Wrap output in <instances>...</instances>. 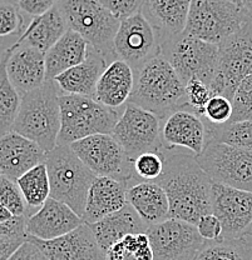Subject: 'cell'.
Here are the masks:
<instances>
[{
	"label": "cell",
	"instance_id": "cell-3",
	"mask_svg": "<svg viewBox=\"0 0 252 260\" xmlns=\"http://www.w3.org/2000/svg\"><path fill=\"white\" fill-rule=\"evenodd\" d=\"M61 89L54 80L21 96L20 108L12 130L33 140L45 153L58 145L61 132Z\"/></svg>",
	"mask_w": 252,
	"mask_h": 260
},
{
	"label": "cell",
	"instance_id": "cell-21",
	"mask_svg": "<svg viewBox=\"0 0 252 260\" xmlns=\"http://www.w3.org/2000/svg\"><path fill=\"white\" fill-rule=\"evenodd\" d=\"M110 61L89 45L88 54L80 64L70 68L54 79L62 94L94 98L99 78Z\"/></svg>",
	"mask_w": 252,
	"mask_h": 260
},
{
	"label": "cell",
	"instance_id": "cell-23",
	"mask_svg": "<svg viewBox=\"0 0 252 260\" xmlns=\"http://www.w3.org/2000/svg\"><path fill=\"white\" fill-rule=\"evenodd\" d=\"M134 88V70L126 61L116 59L99 78L94 99L112 109L126 107Z\"/></svg>",
	"mask_w": 252,
	"mask_h": 260
},
{
	"label": "cell",
	"instance_id": "cell-7",
	"mask_svg": "<svg viewBox=\"0 0 252 260\" xmlns=\"http://www.w3.org/2000/svg\"><path fill=\"white\" fill-rule=\"evenodd\" d=\"M251 19L245 8L230 0H192L185 34L219 45Z\"/></svg>",
	"mask_w": 252,
	"mask_h": 260
},
{
	"label": "cell",
	"instance_id": "cell-37",
	"mask_svg": "<svg viewBox=\"0 0 252 260\" xmlns=\"http://www.w3.org/2000/svg\"><path fill=\"white\" fill-rule=\"evenodd\" d=\"M231 121H252V73L236 89L232 98Z\"/></svg>",
	"mask_w": 252,
	"mask_h": 260
},
{
	"label": "cell",
	"instance_id": "cell-8",
	"mask_svg": "<svg viewBox=\"0 0 252 260\" xmlns=\"http://www.w3.org/2000/svg\"><path fill=\"white\" fill-rule=\"evenodd\" d=\"M161 55L172 65L185 84L199 79L212 83L218 67V45L183 34L161 43Z\"/></svg>",
	"mask_w": 252,
	"mask_h": 260
},
{
	"label": "cell",
	"instance_id": "cell-2",
	"mask_svg": "<svg viewBox=\"0 0 252 260\" xmlns=\"http://www.w3.org/2000/svg\"><path fill=\"white\" fill-rule=\"evenodd\" d=\"M131 104L156 114L163 120L171 113L187 107L186 84L162 55L134 70Z\"/></svg>",
	"mask_w": 252,
	"mask_h": 260
},
{
	"label": "cell",
	"instance_id": "cell-9",
	"mask_svg": "<svg viewBox=\"0 0 252 260\" xmlns=\"http://www.w3.org/2000/svg\"><path fill=\"white\" fill-rule=\"evenodd\" d=\"M69 146L97 178L117 179L128 184V188L139 180L135 177L133 159L112 134L92 135Z\"/></svg>",
	"mask_w": 252,
	"mask_h": 260
},
{
	"label": "cell",
	"instance_id": "cell-6",
	"mask_svg": "<svg viewBox=\"0 0 252 260\" xmlns=\"http://www.w3.org/2000/svg\"><path fill=\"white\" fill-rule=\"evenodd\" d=\"M57 7L68 29L82 35L92 48L103 54L110 63L118 59L115 53V38L121 20L98 0H61Z\"/></svg>",
	"mask_w": 252,
	"mask_h": 260
},
{
	"label": "cell",
	"instance_id": "cell-33",
	"mask_svg": "<svg viewBox=\"0 0 252 260\" xmlns=\"http://www.w3.org/2000/svg\"><path fill=\"white\" fill-rule=\"evenodd\" d=\"M206 125L208 130V139L252 150V121H230L219 126L206 123Z\"/></svg>",
	"mask_w": 252,
	"mask_h": 260
},
{
	"label": "cell",
	"instance_id": "cell-49",
	"mask_svg": "<svg viewBox=\"0 0 252 260\" xmlns=\"http://www.w3.org/2000/svg\"><path fill=\"white\" fill-rule=\"evenodd\" d=\"M0 175H2V172H0Z\"/></svg>",
	"mask_w": 252,
	"mask_h": 260
},
{
	"label": "cell",
	"instance_id": "cell-4",
	"mask_svg": "<svg viewBox=\"0 0 252 260\" xmlns=\"http://www.w3.org/2000/svg\"><path fill=\"white\" fill-rule=\"evenodd\" d=\"M61 132L58 145H70L97 134H112L122 112L92 96L61 94Z\"/></svg>",
	"mask_w": 252,
	"mask_h": 260
},
{
	"label": "cell",
	"instance_id": "cell-31",
	"mask_svg": "<svg viewBox=\"0 0 252 260\" xmlns=\"http://www.w3.org/2000/svg\"><path fill=\"white\" fill-rule=\"evenodd\" d=\"M194 260H252V238L206 242Z\"/></svg>",
	"mask_w": 252,
	"mask_h": 260
},
{
	"label": "cell",
	"instance_id": "cell-44",
	"mask_svg": "<svg viewBox=\"0 0 252 260\" xmlns=\"http://www.w3.org/2000/svg\"><path fill=\"white\" fill-rule=\"evenodd\" d=\"M8 260H49L35 244L29 240L23 243L20 248Z\"/></svg>",
	"mask_w": 252,
	"mask_h": 260
},
{
	"label": "cell",
	"instance_id": "cell-22",
	"mask_svg": "<svg viewBox=\"0 0 252 260\" xmlns=\"http://www.w3.org/2000/svg\"><path fill=\"white\" fill-rule=\"evenodd\" d=\"M128 184L117 179L98 177L92 184L87 198L83 220L87 224L98 223L105 216L123 209L127 202Z\"/></svg>",
	"mask_w": 252,
	"mask_h": 260
},
{
	"label": "cell",
	"instance_id": "cell-47",
	"mask_svg": "<svg viewBox=\"0 0 252 260\" xmlns=\"http://www.w3.org/2000/svg\"><path fill=\"white\" fill-rule=\"evenodd\" d=\"M230 2H232V3H235V4L241 5V7H242V2H241V0H230Z\"/></svg>",
	"mask_w": 252,
	"mask_h": 260
},
{
	"label": "cell",
	"instance_id": "cell-13",
	"mask_svg": "<svg viewBox=\"0 0 252 260\" xmlns=\"http://www.w3.org/2000/svg\"><path fill=\"white\" fill-rule=\"evenodd\" d=\"M115 53L133 70L161 55V40L153 24L143 12L121 21L115 38Z\"/></svg>",
	"mask_w": 252,
	"mask_h": 260
},
{
	"label": "cell",
	"instance_id": "cell-5",
	"mask_svg": "<svg viewBox=\"0 0 252 260\" xmlns=\"http://www.w3.org/2000/svg\"><path fill=\"white\" fill-rule=\"evenodd\" d=\"M45 165L50 181V198L67 204L83 219L87 198L96 175L69 145H57L47 153Z\"/></svg>",
	"mask_w": 252,
	"mask_h": 260
},
{
	"label": "cell",
	"instance_id": "cell-43",
	"mask_svg": "<svg viewBox=\"0 0 252 260\" xmlns=\"http://www.w3.org/2000/svg\"><path fill=\"white\" fill-rule=\"evenodd\" d=\"M26 242V235H8L0 237V260H8Z\"/></svg>",
	"mask_w": 252,
	"mask_h": 260
},
{
	"label": "cell",
	"instance_id": "cell-15",
	"mask_svg": "<svg viewBox=\"0 0 252 260\" xmlns=\"http://www.w3.org/2000/svg\"><path fill=\"white\" fill-rule=\"evenodd\" d=\"M212 213L222 224V239L247 237L252 226V193L213 183Z\"/></svg>",
	"mask_w": 252,
	"mask_h": 260
},
{
	"label": "cell",
	"instance_id": "cell-38",
	"mask_svg": "<svg viewBox=\"0 0 252 260\" xmlns=\"http://www.w3.org/2000/svg\"><path fill=\"white\" fill-rule=\"evenodd\" d=\"M212 96L213 93L210 86L201 80L192 79L186 84L187 107L189 110H192L202 118L206 107H207L208 102Z\"/></svg>",
	"mask_w": 252,
	"mask_h": 260
},
{
	"label": "cell",
	"instance_id": "cell-48",
	"mask_svg": "<svg viewBox=\"0 0 252 260\" xmlns=\"http://www.w3.org/2000/svg\"><path fill=\"white\" fill-rule=\"evenodd\" d=\"M248 235H250V237L252 238V226H251V230H250V233H248Z\"/></svg>",
	"mask_w": 252,
	"mask_h": 260
},
{
	"label": "cell",
	"instance_id": "cell-18",
	"mask_svg": "<svg viewBox=\"0 0 252 260\" xmlns=\"http://www.w3.org/2000/svg\"><path fill=\"white\" fill-rule=\"evenodd\" d=\"M84 224L82 216L59 200L49 199L42 208L26 216L25 232L40 240H53L69 234Z\"/></svg>",
	"mask_w": 252,
	"mask_h": 260
},
{
	"label": "cell",
	"instance_id": "cell-41",
	"mask_svg": "<svg viewBox=\"0 0 252 260\" xmlns=\"http://www.w3.org/2000/svg\"><path fill=\"white\" fill-rule=\"evenodd\" d=\"M196 226L200 235L206 242H217L222 239V235H223L222 224L213 213L203 215Z\"/></svg>",
	"mask_w": 252,
	"mask_h": 260
},
{
	"label": "cell",
	"instance_id": "cell-36",
	"mask_svg": "<svg viewBox=\"0 0 252 260\" xmlns=\"http://www.w3.org/2000/svg\"><path fill=\"white\" fill-rule=\"evenodd\" d=\"M0 204L14 216H28V207L18 183L3 174L0 175Z\"/></svg>",
	"mask_w": 252,
	"mask_h": 260
},
{
	"label": "cell",
	"instance_id": "cell-20",
	"mask_svg": "<svg viewBox=\"0 0 252 260\" xmlns=\"http://www.w3.org/2000/svg\"><path fill=\"white\" fill-rule=\"evenodd\" d=\"M7 73L20 96L39 88L47 80L45 54L28 45H10Z\"/></svg>",
	"mask_w": 252,
	"mask_h": 260
},
{
	"label": "cell",
	"instance_id": "cell-46",
	"mask_svg": "<svg viewBox=\"0 0 252 260\" xmlns=\"http://www.w3.org/2000/svg\"><path fill=\"white\" fill-rule=\"evenodd\" d=\"M242 2V7L245 8L246 12L252 16V0H241Z\"/></svg>",
	"mask_w": 252,
	"mask_h": 260
},
{
	"label": "cell",
	"instance_id": "cell-32",
	"mask_svg": "<svg viewBox=\"0 0 252 260\" xmlns=\"http://www.w3.org/2000/svg\"><path fill=\"white\" fill-rule=\"evenodd\" d=\"M147 233L131 234L118 240L105 251V260H153Z\"/></svg>",
	"mask_w": 252,
	"mask_h": 260
},
{
	"label": "cell",
	"instance_id": "cell-35",
	"mask_svg": "<svg viewBox=\"0 0 252 260\" xmlns=\"http://www.w3.org/2000/svg\"><path fill=\"white\" fill-rule=\"evenodd\" d=\"M167 151H150L138 155L133 160L135 177L143 181H157L164 170V155Z\"/></svg>",
	"mask_w": 252,
	"mask_h": 260
},
{
	"label": "cell",
	"instance_id": "cell-11",
	"mask_svg": "<svg viewBox=\"0 0 252 260\" xmlns=\"http://www.w3.org/2000/svg\"><path fill=\"white\" fill-rule=\"evenodd\" d=\"M252 73V19L218 45V67L210 88L232 102L240 83Z\"/></svg>",
	"mask_w": 252,
	"mask_h": 260
},
{
	"label": "cell",
	"instance_id": "cell-34",
	"mask_svg": "<svg viewBox=\"0 0 252 260\" xmlns=\"http://www.w3.org/2000/svg\"><path fill=\"white\" fill-rule=\"evenodd\" d=\"M25 30V21L21 9L15 0H0V39L21 37Z\"/></svg>",
	"mask_w": 252,
	"mask_h": 260
},
{
	"label": "cell",
	"instance_id": "cell-42",
	"mask_svg": "<svg viewBox=\"0 0 252 260\" xmlns=\"http://www.w3.org/2000/svg\"><path fill=\"white\" fill-rule=\"evenodd\" d=\"M61 0H18L21 12L32 16H40L59 4Z\"/></svg>",
	"mask_w": 252,
	"mask_h": 260
},
{
	"label": "cell",
	"instance_id": "cell-17",
	"mask_svg": "<svg viewBox=\"0 0 252 260\" xmlns=\"http://www.w3.org/2000/svg\"><path fill=\"white\" fill-rule=\"evenodd\" d=\"M49 260H105L89 224L84 223L69 234L53 240H40L26 235Z\"/></svg>",
	"mask_w": 252,
	"mask_h": 260
},
{
	"label": "cell",
	"instance_id": "cell-14",
	"mask_svg": "<svg viewBox=\"0 0 252 260\" xmlns=\"http://www.w3.org/2000/svg\"><path fill=\"white\" fill-rule=\"evenodd\" d=\"M147 235L153 260H194L206 244L196 225L177 219L151 225Z\"/></svg>",
	"mask_w": 252,
	"mask_h": 260
},
{
	"label": "cell",
	"instance_id": "cell-28",
	"mask_svg": "<svg viewBox=\"0 0 252 260\" xmlns=\"http://www.w3.org/2000/svg\"><path fill=\"white\" fill-rule=\"evenodd\" d=\"M88 49V42L82 35L68 29L45 54L47 80H54L62 73L82 63L87 58Z\"/></svg>",
	"mask_w": 252,
	"mask_h": 260
},
{
	"label": "cell",
	"instance_id": "cell-10",
	"mask_svg": "<svg viewBox=\"0 0 252 260\" xmlns=\"http://www.w3.org/2000/svg\"><path fill=\"white\" fill-rule=\"evenodd\" d=\"M196 160L213 183L252 193V150L208 139Z\"/></svg>",
	"mask_w": 252,
	"mask_h": 260
},
{
	"label": "cell",
	"instance_id": "cell-12",
	"mask_svg": "<svg viewBox=\"0 0 252 260\" xmlns=\"http://www.w3.org/2000/svg\"><path fill=\"white\" fill-rule=\"evenodd\" d=\"M163 120L156 114L127 103L112 135L132 159L150 151H167L162 142Z\"/></svg>",
	"mask_w": 252,
	"mask_h": 260
},
{
	"label": "cell",
	"instance_id": "cell-19",
	"mask_svg": "<svg viewBox=\"0 0 252 260\" xmlns=\"http://www.w3.org/2000/svg\"><path fill=\"white\" fill-rule=\"evenodd\" d=\"M45 156L37 143L13 130L0 137V172L13 180L45 162Z\"/></svg>",
	"mask_w": 252,
	"mask_h": 260
},
{
	"label": "cell",
	"instance_id": "cell-16",
	"mask_svg": "<svg viewBox=\"0 0 252 260\" xmlns=\"http://www.w3.org/2000/svg\"><path fill=\"white\" fill-rule=\"evenodd\" d=\"M208 139V130L202 116L188 108L171 113L162 124V142L167 151L186 149L197 156L202 153Z\"/></svg>",
	"mask_w": 252,
	"mask_h": 260
},
{
	"label": "cell",
	"instance_id": "cell-25",
	"mask_svg": "<svg viewBox=\"0 0 252 260\" xmlns=\"http://www.w3.org/2000/svg\"><path fill=\"white\" fill-rule=\"evenodd\" d=\"M127 202L148 226L170 219V203L158 183L138 180L127 190Z\"/></svg>",
	"mask_w": 252,
	"mask_h": 260
},
{
	"label": "cell",
	"instance_id": "cell-29",
	"mask_svg": "<svg viewBox=\"0 0 252 260\" xmlns=\"http://www.w3.org/2000/svg\"><path fill=\"white\" fill-rule=\"evenodd\" d=\"M9 48L0 56V137L12 132L20 108L21 96L8 78L7 64Z\"/></svg>",
	"mask_w": 252,
	"mask_h": 260
},
{
	"label": "cell",
	"instance_id": "cell-39",
	"mask_svg": "<svg viewBox=\"0 0 252 260\" xmlns=\"http://www.w3.org/2000/svg\"><path fill=\"white\" fill-rule=\"evenodd\" d=\"M232 118V102L226 96L213 95L208 102L203 114L206 123L211 125H225L230 123Z\"/></svg>",
	"mask_w": 252,
	"mask_h": 260
},
{
	"label": "cell",
	"instance_id": "cell-45",
	"mask_svg": "<svg viewBox=\"0 0 252 260\" xmlns=\"http://www.w3.org/2000/svg\"><path fill=\"white\" fill-rule=\"evenodd\" d=\"M14 218H15V216L13 215V214L10 213V211L7 209V208L3 207V205L0 204V224L8 223V221L13 220Z\"/></svg>",
	"mask_w": 252,
	"mask_h": 260
},
{
	"label": "cell",
	"instance_id": "cell-26",
	"mask_svg": "<svg viewBox=\"0 0 252 260\" xmlns=\"http://www.w3.org/2000/svg\"><path fill=\"white\" fill-rule=\"evenodd\" d=\"M89 225L104 253L113 244L127 235L147 233L150 228L129 204H127L123 209L103 218L98 223Z\"/></svg>",
	"mask_w": 252,
	"mask_h": 260
},
{
	"label": "cell",
	"instance_id": "cell-1",
	"mask_svg": "<svg viewBox=\"0 0 252 260\" xmlns=\"http://www.w3.org/2000/svg\"><path fill=\"white\" fill-rule=\"evenodd\" d=\"M154 183L166 191L170 219L197 225L203 215L212 213L213 181L192 154L167 151L163 174Z\"/></svg>",
	"mask_w": 252,
	"mask_h": 260
},
{
	"label": "cell",
	"instance_id": "cell-27",
	"mask_svg": "<svg viewBox=\"0 0 252 260\" xmlns=\"http://www.w3.org/2000/svg\"><path fill=\"white\" fill-rule=\"evenodd\" d=\"M68 25L58 7L31 20L21 37L13 45H28L47 54V51L66 34Z\"/></svg>",
	"mask_w": 252,
	"mask_h": 260
},
{
	"label": "cell",
	"instance_id": "cell-30",
	"mask_svg": "<svg viewBox=\"0 0 252 260\" xmlns=\"http://www.w3.org/2000/svg\"><path fill=\"white\" fill-rule=\"evenodd\" d=\"M29 210L37 211L50 198V181L45 162L37 165L17 180Z\"/></svg>",
	"mask_w": 252,
	"mask_h": 260
},
{
	"label": "cell",
	"instance_id": "cell-40",
	"mask_svg": "<svg viewBox=\"0 0 252 260\" xmlns=\"http://www.w3.org/2000/svg\"><path fill=\"white\" fill-rule=\"evenodd\" d=\"M98 2L118 20L122 21L142 12L147 0H98Z\"/></svg>",
	"mask_w": 252,
	"mask_h": 260
},
{
	"label": "cell",
	"instance_id": "cell-24",
	"mask_svg": "<svg viewBox=\"0 0 252 260\" xmlns=\"http://www.w3.org/2000/svg\"><path fill=\"white\" fill-rule=\"evenodd\" d=\"M191 4L192 0H147L142 12L153 24L162 43L185 32Z\"/></svg>",
	"mask_w": 252,
	"mask_h": 260
}]
</instances>
